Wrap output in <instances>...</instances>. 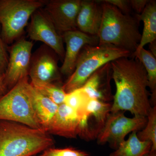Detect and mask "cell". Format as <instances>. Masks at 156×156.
Instances as JSON below:
<instances>
[{"mask_svg": "<svg viewBox=\"0 0 156 156\" xmlns=\"http://www.w3.org/2000/svg\"><path fill=\"white\" fill-rule=\"evenodd\" d=\"M112 78L116 92L111 113L129 111L134 116L147 117L151 108L147 74L134 57H123L111 62Z\"/></svg>", "mask_w": 156, "mask_h": 156, "instance_id": "cell-1", "label": "cell"}, {"mask_svg": "<svg viewBox=\"0 0 156 156\" xmlns=\"http://www.w3.org/2000/svg\"><path fill=\"white\" fill-rule=\"evenodd\" d=\"M54 144L44 130L0 120V156H34Z\"/></svg>", "mask_w": 156, "mask_h": 156, "instance_id": "cell-2", "label": "cell"}, {"mask_svg": "<svg viewBox=\"0 0 156 156\" xmlns=\"http://www.w3.org/2000/svg\"><path fill=\"white\" fill-rule=\"evenodd\" d=\"M101 3L103 15L97 35L98 45H113L133 54L141 39L139 22L136 17L123 14L115 6Z\"/></svg>", "mask_w": 156, "mask_h": 156, "instance_id": "cell-3", "label": "cell"}, {"mask_svg": "<svg viewBox=\"0 0 156 156\" xmlns=\"http://www.w3.org/2000/svg\"><path fill=\"white\" fill-rule=\"evenodd\" d=\"M128 50L112 45H86L78 56L73 73L62 86L66 93L80 89L101 67L118 58L132 57Z\"/></svg>", "mask_w": 156, "mask_h": 156, "instance_id": "cell-4", "label": "cell"}, {"mask_svg": "<svg viewBox=\"0 0 156 156\" xmlns=\"http://www.w3.org/2000/svg\"><path fill=\"white\" fill-rule=\"evenodd\" d=\"M0 120L43 130L34 108L33 87L29 82L28 76L23 78L8 92L0 95Z\"/></svg>", "mask_w": 156, "mask_h": 156, "instance_id": "cell-5", "label": "cell"}, {"mask_svg": "<svg viewBox=\"0 0 156 156\" xmlns=\"http://www.w3.org/2000/svg\"><path fill=\"white\" fill-rule=\"evenodd\" d=\"M44 5V1L0 0L1 34L6 45L22 37L31 15Z\"/></svg>", "mask_w": 156, "mask_h": 156, "instance_id": "cell-6", "label": "cell"}, {"mask_svg": "<svg viewBox=\"0 0 156 156\" xmlns=\"http://www.w3.org/2000/svg\"><path fill=\"white\" fill-rule=\"evenodd\" d=\"M125 112L110 113L104 126L97 138L98 144L108 143L115 150L125 137L130 132L137 131L144 128L147 123V117L134 116L128 118Z\"/></svg>", "mask_w": 156, "mask_h": 156, "instance_id": "cell-7", "label": "cell"}, {"mask_svg": "<svg viewBox=\"0 0 156 156\" xmlns=\"http://www.w3.org/2000/svg\"><path fill=\"white\" fill-rule=\"evenodd\" d=\"M33 45L32 42L21 37L8 46L9 62L3 81L6 92L20 80L28 76Z\"/></svg>", "mask_w": 156, "mask_h": 156, "instance_id": "cell-8", "label": "cell"}, {"mask_svg": "<svg viewBox=\"0 0 156 156\" xmlns=\"http://www.w3.org/2000/svg\"><path fill=\"white\" fill-rule=\"evenodd\" d=\"M27 26V33L30 40L43 42L63 61L65 49L62 36L42 8L34 12Z\"/></svg>", "mask_w": 156, "mask_h": 156, "instance_id": "cell-9", "label": "cell"}, {"mask_svg": "<svg viewBox=\"0 0 156 156\" xmlns=\"http://www.w3.org/2000/svg\"><path fill=\"white\" fill-rule=\"evenodd\" d=\"M112 105L96 99H89L85 106L77 112L80 117L78 135L85 140H92L105 126Z\"/></svg>", "mask_w": 156, "mask_h": 156, "instance_id": "cell-10", "label": "cell"}, {"mask_svg": "<svg viewBox=\"0 0 156 156\" xmlns=\"http://www.w3.org/2000/svg\"><path fill=\"white\" fill-rule=\"evenodd\" d=\"M80 0H50L44 1L43 11L53 23L60 34L76 30V20Z\"/></svg>", "mask_w": 156, "mask_h": 156, "instance_id": "cell-11", "label": "cell"}, {"mask_svg": "<svg viewBox=\"0 0 156 156\" xmlns=\"http://www.w3.org/2000/svg\"><path fill=\"white\" fill-rule=\"evenodd\" d=\"M56 55L48 46H42L35 52L29 72L31 83H53L59 79L60 69Z\"/></svg>", "mask_w": 156, "mask_h": 156, "instance_id": "cell-12", "label": "cell"}, {"mask_svg": "<svg viewBox=\"0 0 156 156\" xmlns=\"http://www.w3.org/2000/svg\"><path fill=\"white\" fill-rule=\"evenodd\" d=\"M65 43V53L60 72L64 75L69 76L75 69L79 54L86 45H98L97 36H92L76 30L66 32L62 35Z\"/></svg>", "mask_w": 156, "mask_h": 156, "instance_id": "cell-13", "label": "cell"}, {"mask_svg": "<svg viewBox=\"0 0 156 156\" xmlns=\"http://www.w3.org/2000/svg\"><path fill=\"white\" fill-rule=\"evenodd\" d=\"M79 125L78 113L63 103L58 105L47 132L66 138H76L79 134Z\"/></svg>", "mask_w": 156, "mask_h": 156, "instance_id": "cell-14", "label": "cell"}, {"mask_svg": "<svg viewBox=\"0 0 156 156\" xmlns=\"http://www.w3.org/2000/svg\"><path fill=\"white\" fill-rule=\"evenodd\" d=\"M103 15L102 4L98 1H81L77 16V29L92 36H97Z\"/></svg>", "mask_w": 156, "mask_h": 156, "instance_id": "cell-15", "label": "cell"}, {"mask_svg": "<svg viewBox=\"0 0 156 156\" xmlns=\"http://www.w3.org/2000/svg\"><path fill=\"white\" fill-rule=\"evenodd\" d=\"M110 63L98 69L82 87L90 99L105 102L113 99V96L112 95L110 87L112 78Z\"/></svg>", "mask_w": 156, "mask_h": 156, "instance_id": "cell-16", "label": "cell"}, {"mask_svg": "<svg viewBox=\"0 0 156 156\" xmlns=\"http://www.w3.org/2000/svg\"><path fill=\"white\" fill-rule=\"evenodd\" d=\"M135 17L138 22L141 21L144 23L143 30L139 46L136 50H137L144 48L146 45L156 41V1H149L142 13L136 14Z\"/></svg>", "mask_w": 156, "mask_h": 156, "instance_id": "cell-17", "label": "cell"}, {"mask_svg": "<svg viewBox=\"0 0 156 156\" xmlns=\"http://www.w3.org/2000/svg\"><path fill=\"white\" fill-rule=\"evenodd\" d=\"M33 87L34 106L37 119L42 129L47 132L50 122L58 110V105Z\"/></svg>", "mask_w": 156, "mask_h": 156, "instance_id": "cell-18", "label": "cell"}, {"mask_svg": "<svg viewBox=\"0 0 156 156\" xmlns=\"http://www.w3.org/2000/svg\"><path fill=\"white\" fill-rule=\"evenodd\" d=\"M137 131H133L127 140L120 144L117 149L110 156H145L150 152L152 143L141 141L136 135Z\"/></svg>", "mask_w": 156, "mask_h": 156, "instance_id": "cell-19", "label": "cell"}, {"mask_svg": "<svg viewBox=\"0 0 156 156\" xmlns=\"http://www.w3.org/2000/svg\"><path fill=\"white\" fill-rule=\"evenodd\" d=\"M132 57L136 58L145 68L148 81V87L152 92L154 101L156 99V59L148 50L144 48L136 50L132 54Z\"/></svg>", "mask_w": 156, "mask_h": 156, "instance_id": "cell-20", "label": "cell"}, {"mask_svg": "<svg viewBox=\"0 0 156 156\" xmlns=\"http://www.w3.org/2000/svg\"><path fill=\"white\" fill-rule=\"evenodd\" d=\"M30 84L42 95L49 98L57 105L64 103L66 93L62 89V86L60 87L53 83Z\"/></svg>", "mask_w": 156, "mask_h": 156, "instance_id": "cell-21", "label": "cell"}, {"mask_svg": "<svg viewBox=\"0 0 156 156\" xmlns=\"http://www.w3.org/2000/svg\"><path fill=\"white\" fill-rule=\"evenodd\" d=\"M147 123L145 128L136 134L141 141H150L152 143L151 151H156V106L151 108L147 116Z\"/></svg>", "mask_w": 156, "mask_h": 156, "instance_id": "cell-22", "label": "cell"}, {"mask_svg": "<svg viewBox=\"0 0 156 156\" xmlns=\"http://www.w3.org/2000/svg\"><path fill=\"white\" fill-rule=\"evenodd\" d=\"M89 99L87 93L80 88L66 93L64 103L78 112L85 106Z\"/></svg>", "mask_w": 156, "mask_h": 156, "instance_id": "cell-23", "label": "cell"}, {"mask_svg": "<svg viewBox=\"0 0 156 156\" xmlns=\"http://www.w3.org/2000/svg\"><path fill=\"white\" fill-rule=\"evenodd\" d=\"M39 156H90L86 152L72 147L47 149Z\"/></svg>", "mask_w": 156, "mask_h": 156, "instance_id": "cell-24", "label": "cell"}, {"mask_svg": "<svg viewBox=\"0 0 156 156\" xmlns=\"http://www.w3.org/2000/svg\"><path fill=\"white\" fill-rule=\"evenodd\" d=\"M8 46L2 38L0 26V76L4 75L8 66L9 59Z\"/></svg>", "mask_w": 156, "mask_h": 156, "instance_id": "cell-25", "label": "cell"}, {"mask_svg": "<svg viewBox=\"0 0 156 156\" xmlns=\"http://www.w3.org/2000/svg\"><path fill=\"white\" fill-rule=\"evenodd\" d=\"M100 2L105 3L115 6L123 14H130L131 6L130 2L126 0H104L98 1Z\"/></svg>", "mask_w": 156, "mask_h": 156, "instance_id": "cell-26", "label": "cell"}, {"mask_svg": "<svg viewBox=\"0 0 156 156\" xmlns=\"http://www.w3.org/2000/svg\"><path fill=\"white\" fill-rule=\"evenodd\" d=\"M148 0H131L130 2V6L137 14H141L148 3Z\"/></svg>", "mask_w": 156, "mask_h": 156, "instance_id": "cell-27", "label": "cell"}, {"mask_svg": "<svg viewBox=\"0 0 156 156\" xmlns=\"http://www.w3.org/2000/svg\"><path fill=\"white\" fill-rule=\"evenodd\" d=\"M150 52L156 58V41L149 44Z\"/></svg>", "mask_w": 156, "mask_h": 156, "instance_id": "cell-28", "label": "cell"}, {"mask_svg": "<svg viewBox=\"0 0 156 156\" xmlns=\"http://www.w3.org/2000/svg\"><path fill=\"white\" fill-rule=\"evenodd\" d=\"M4 75L0 76V95L6 93L4 85Z\"/></svg>", "mask_w": 156, "mask_h": 156, "instance_id": "cell-29", "label": "cell"}, {"mask_svg": "<svg viewBox=\"0 0 156 156\" xmlns=\"http://www.w3.org/2000/svg\"><path fill=\"white\" fill-rule=\"evenodd\" d=\"M145 156H156V151H150V152Z\"/></svg>", "mask_w": 156, "mask_h": 156, "instance_id": "cell-30", "label": "cell"}]
</instances>
